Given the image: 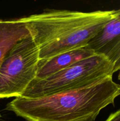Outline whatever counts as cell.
Masks as SVG:
<instances>
[{
	"instance_id": "6da1fadb",
	"label": "cell",
	"mask_w": 120,
	"mask_h": 121,
	"mask_svg": "<svg viewBox=\"0 0 120 121\" xmlns=\"http://www.w3.org/2000/svg\"><path fill=\"white\" fill-rule=\"evenodd\" d=\"M119 96L120 85L109 76L78 89L34 98L17 97L6 110L28 121H95Z\"/></svg>"
},
{
	"instance_id": "7a4b0ae2",
	"label": "cell",
	"mask_w": 120,
	"mask_h": 121,
	"mask_svg": "<svg viewBox=\"0 0 120 121\" xmlns=\"http://www.w3.org/2000/svg\"><path fill=\"white\" fill-rule=\"evenodd\" d=\"M115 9H47L21 18L40 50V60L87 47L114 17Z\"/></svg>"
},
{
	"instance_id": "3957f363",
	"label": "cell",
	"mask_w": 120,
	"mask_h": 121,
	"mask_svg": "<svg viewBox=\"0 0 120 121\" xmlns=\"http://www.w3.org/2000/svg\"><path fill=\"white\" fill-rule=\"evenodd\" d=\"M114 73L112 63L102 55H96L43 79H34L22 96L34 98L78 89L94 85Z\"/></svg>"
},
{
	"instance_id": "277c9868",
	"label": "cell",
	"mask_w": 120,
	"mask_h": 121,
	"mask_svg": "<svg viewBox=\"0 0 120 121\" xmlns=\"http://www.w3.org/2000/svg\"><path fill=\"white\" fill-rule=\"evenodd\" d=\"M40 50L30 34L16 43L0 67V98L22 96L36 78Z\"/></svg>"
},
{
	"instance_id": "5b68a950",
	"label": "cell",
	"mask_w": 120,
	"mask_h": 121,
	"mask_svg": "<svg viewBox=\"0 0 120 121\" xmlns=\"http://www.w3.org/2000/svg\"><path fill=\"white\" fill-rule=\"evenodd\" d=\"M95 54L107 57L114 66V73L120 71V8L114 17L87 46Z\"/></svg>"
},
{
	"instance_id": "8992f818",
	"label": "cell",
	"mask_w": 120,
	"mask_h": 121,
	"mask_svg": "<svg viewBox=\"0 0 120 121\" xmlns=\"http://www.w3.org/2000/svg\"><path fill=\"white\" fill-rule=\"evenodd\" d=\"M95 55L96 54L92 50L85 47L61 53L49 59L40 60L35 79L47 78L81 60Z\"/></svg>"
},
{
	"instance_id": "52a82bcc",
	"label": "cell",
	"mask_w": 120,
	"mask_h": 121,
	"mask_svg": "<svg viewBox=\"0 0 120 121\" xmlns=\"http://www.w3.org/2000/svg\"><path fill=\"white\" fill-rule=\"evenodd\" d=\"M29 31L21 19H0V67L5 57L16 43L28 36Z\"/></svg>"
},
{
	"instance_id": "ba28073f",
	"label": "cell",
	"mask_w": 120,
	"mask_h": 121,
	"mask_svg": "<svg viewBox=\"0 0 120 121\" xmlns=\"http://www.w3.org/2000/svg\"><path fill=\"white\" fill-rule=\"evenodd\" d=\"M105 121H120V109L111 113Z\"/></svg>"
},
{
	"instance_id": "9c48e42d",
	"label": "cell",
	"mask_w": 120,
	"mask_h": 121,
	"mask_svg": "<svg viewBox=\"0 0 120 121\" xmlns=\"http://www.w3.org/2000/svg\"><path fill=\"white\" fill-rule=\"evenodd\" d=\"M118 80L120 81V71L119 72V73H118Z\"/></svg>"
}]
</instances>
